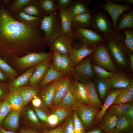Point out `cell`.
Segmentation results:
<instances>
[{"label": "cell", "mask_w": 133, "mask_h": 133, "mask_svg": "<svg viewBox=\"0 0 133 133\" xmlns=\"http://www.w3.org/2000/svg\"><path fill=\"white\" fill-rule=\"evenodd\" d=\"M5 78V76L2 71L0 69V80L4 81Z\"/></svg>", "instance_id": "61"}, {"label": "cell", "mask_w": 133, "mask_h": 133, "mask_svg": "<svg viewBox=\"0 0 133 133\" xmlns=\"http://www.w3.org/2000/svg\"><path fill=\"white\" fill-rule=\"evenodd\" d=\"M94 49L86 44L77 43L72 47L69 56L75 66L86 57L92 54Z\"/></svg>", "instance_id": "11"}, {"label": "cell", "mask_w": 133, "mask_h": 133, "mask_svg": "<svg viewBox=\"0 0 133 133\" xmlns=\"http://www.w3.org/2000/svg\"><path fill=\"white\" fill-rule=\"evenodd\" d=\"M94 84L98 95L101 99L105 100L110 90L107 78L98 79L95 80Z\"/></svg>", "instance_id": "32"}, {"label": "cell", "mask_w": 133, "mask_h": 133, "mask_svg": "<svg viewBox=\"0 0 133 133\" xmlns=\"http://www.w3.org/2000/svg\"><path fill=\"white\" fill-rule=\"evenodd\" d=\"M86 133H105L100 127V124H98L93 127Z\"/></svg>", "instance_id": "55"}, {"label": "cell", "mask_w": 133, "mask_h": 133, "mask_svg": "<svg viewBox=\"0 0 133 133\" xmlns=\"http://www.w3.org/2000/svg\"><path fill=\"white\" fill-rule=\"evenodd\" d=\"M104 1L105 4H99L98 8L104 10L109 14L111 18L113 28L115 32L117 26V21L119 16L125 12L130 11L133 9V5L129 4H118L113 3L109 0Z\"/></svg>", "instance_id": "9"}, {"label": "cell", "mask_w": 133, "mask_h": 133, "mask_svg": "<svg viewBox=\"0 0 133 133\" xmlns=\"http://www.w3.org/2000/svg\"><path fill=\"white\" fill-rule=\"evenodd\" d=\"M19 133H40L34 130L27 128H23L20 130Z\"/></svg>", "instance_id": "59"}, {"label": "cell", "mask_w": 133, "mask_h": 133, "mask_svg": "<svg viewBox=\"0 0 133 133\" xmlns=\"http://www.w3.org/2000/svg\"><path fill=\"white\" fill-rule=\"evenodd\" d=\"M75 66L69 55H62V62L60 71L64 75L68 74L72 72Z\"/></svg>", "instance_id": "36"}, {"label": "cell", "mask_w": 133, "mask_h": 133, "mask_svg": "<svg viewBox=\"0 0 133 133\" xmlns=\"http://www.w3.org/2000/svg\"><path fill=\"white\" fill-rule=\"evenodd\" d=\"M53 0H41L37 1L40 8L49 15L58 11V7Z\"/></svg>", "instance_id": "35"}, {"label": "cell", "mask_w": 133, "mask_h": 133, "mask_svg": "<svg viewBox=\"0 0 133 133\" xmlns=\"http://www.w3.org/2000/svg\"><path fill=\"white\" fill-rule=\"evenodd\" d=\"M62 34L72 41L76 39L72 27V17L66 8L58 7Z\"/></svg>", "instance_id": "12"}, {"label": "cell", "mask_w": 133, "mask_h": 133, "mask_svg": "<svg viewBox=\"0 0 133 133\" xmlns=\"http://www.w3.org/2000/svg\"><path fill=\"white\" fill-rule=\"evenodd\" d=\"M127 89L129 92L133 95V85L130 86Z\"/></svg>", "instance_id": "62"}, {"label": "cell", "mask_w": 133, "mask_h": 133, "mask_svg": "<svg viewBox=\"0 0 133 133\" xmlns=\"http://www.w3.org/2000/svg\"><path fill=\"white\" fill-rule=\"evenodd\" d=\"M7 97L11 110L21 111L25 105L22 97L17 91H10Z\"/></svg>", "instance_id": "25"}, {"label": "cell", "mask_w": 133, "mask_h": 133, "mask_svg": "<svg viewBox=\"0 0 133 133\" xmlns=\"http://www.w3.org/2000/svg\"><path fill=\"white\" fill-rule=\"evenodd\" d=\"M122 30L125 35L124 44L127 48L133 53V28H126Z\"/></svg>", "instance_id": "40"}, {"label": "cell", "mask_w": 133, "mask_h": 133, "mask_svg": "<svg viewBox=\"0 0 133 133\" xmlns=\"http://www.w3.org/2000/svg\"><path fill=\"white\" fill-rule=\"evenodd\" d=\"M54 54L53 57L52 65L56 70L60 71L62 62V55L60 53L56 51H53Z\"/></svg>", "instance_id": "46"}, {"label": "cell", "mask_w": 133, "mask_h": 133, "mask_svg": "<svg viewBox=\"0 0 133 133\" xmlns=\"http://www.w3.org/2000/svg\"><path fill=\"white\" fill-rule=\"evenodd\" d=\"M119 25L115 32L122 30L126 28H133V9L127 13H123L117 21Z\"/></svg>", "instance_id": "26"}, {"label": "cell", "mask_w": 133, "mask_h": 133, "mask_svg": "<svg viewBox=\"0 0 133 133\" xmlns=\"http://www.w3.org/2000/svg\"><path fill=\"white\" fill-rule=\"evenodd\" d=\"M8 94L7 88L4 86L0 84V102L4 100Z\"/></svg>", "instance_id": "51"}, {"label": "cell", "mask_w": 133, "mask_h": 133, "mask_svg": "<svg viewBox=\"0 0 133 133\" xmlns=\"http://www.w3.org/2000/svg\"><path fill=\"white\" fill-rule=\"evenodd\" d=\"M16 90L22 97L25 105L36 96L38 90L33 86H21Z\"/></svg>", "instance_id": "29"}, {"label": "cell", "mask_w": 133, "mask_h": 133, "mask_svg": "<svg viewBox=\"0 0 133 133\" xmlns=\"http://www.w3.org/2000/svg\"><path fill=\"white\" fill-rule=\"evenodd\" d=\"M83 83L87 89L91 105L101 109L103 104L99 97L94 82L90 80Z\"/></svg>", "instance_id": "24"}, {"label": "cell", "mask_w": 133, "mask_h": 133, "mask_svg": "<svg viewBox=\"0 0 133 133\" xmlns=\"http://www.w3.org/2000/svg\"><path fill=\"white\" fill-rule=\"evenodd\" d=\"M91 20V11L72 17V24L83 28H90Z\"/></svg>", "instance_id": "27"}, {"label": "cell", "mask_w": 133, "mask_h": 133, "mask_svg": "<svg viewBox=\"0 0 133 133\" xmlns=\"http://www.w3.org/2000/svg\"><path fill=\"white\" fill-rule=\"evenodd\" d=\"M73 2L72 0H58L57 1L58 7L67 8Z\"/></svg>", "instance_id": "53"}, {"label": "cell", "mask_w": 133, "mask_h": 133, "mask_svg": "<svg viewBox=\"0 0 133 133\" xmlns=\"http://www.w3.org/2000/svg\"><path fill=\"white\" fill-rule=\"evenodd\" d=\"M50 63V60H47L37 65L29 81L30 85L34 86L40 82L51 66Z\"/></svg>", "instance_id": "16"}, {"label": "cell", "mask_w": 133, "mask_h": 133, "mask_svg": "<svg viewBox=\"0 0 133 133\" xmlns=\"http://www.w3.org/2000/svg\"><path fill=\"white\" fill-rule=\"evenodd\" d=\"M32 1L31 0H16L13 5L12 9L14 11L18 10Z\"/></svg>", "instance_id": "50"}, {"label": "cell", "mask_w": 133, "mask_h": 133, "mask_svg": "<svg viewBox=\"0 0 133 133\" xmlns=\"http://www.w3.org/2000/svg\"><path fill=\"white\" fill-rule=\"evenodd\" d=\"M111 2L118 4H121L133 5V0H109Z\"/></svg>", "instance_id": "57"}, {"label": "cell", "mask_w": 133, "mask_h": 133, "mask_svg": "<svg viewBox=\"0 0 133 133\" xmlns=\"http://www.w3.org/2000/svg\"><path fill=\"white\" fill-rule=\"evenodd\" d=\"M64 75L60 71L56 70L51 65L40 82V85L44 86L61 78Z\"/></svg>", "instance_id": "28"}, {"label": "cell", "mask_w": 133, "mask_h": 133, "mask_svg": "<svg viewBox=\"0 0 133 133\" xmlns=\"http://www.w3.org/2000/svg\"><path fill=\"white\" fill-rule=\"evenodd\" d=\"M21 112L11 110L4 118L1 125L6 130L15 131L19 126Z\"/></svg>", "instance_id": "18"}, {"label": "cell", "mask_w": 133, "mask_h": 133, "mask_svg": "<svg viewBox=\"0 0 133 133\" xmlns=\"http://www.w3.org/2000/svg\"><path fill=\"white\" fill-rule=\"evenodd\" d=\"M19 16L22 19L28 22H33L37 24H40L42 19L39 17L31 15L22 11L18 14Z\"/></svg>", "instance_id": "45"}, {"label": "cell", "mask_w": 133, "mask_h": 133, "mask_svg": "<svg viewBox=\"0 0 133 133\" xmlns=\"http://www.w3.org/2000/svg\"><path fill=\"white\" fill-rule=\"evenodd\" d=\"M64 124L53 129L50 130L43 131V133H63Z\"/></svg>", "instance_id": "54"}, {"label": "cell", "mask_w": 133, "mask_h": 133, "mask_svg": "<svg viewBox=\"0 0 133 133\" xmlns=\"http://www.w3.org/2000/svg\"><path fill=\"white\" fill-rule=\"evenodd\" d=\"M128 54L131 71H133V53L128 49Z\"/></svg>", "instance_id": "58"}, {"label": "cell", "mask_w": 133, "mask_h": 133, "mask_svg": "<svg viewBox=\"0 0 133 133\" xmlns=\"http://www.w3.org/2000/svg\"><path fill=\"white\" fill-rule=\"evenodd\" d=\"M73 41L62 34L50 46L53 51L58 52L62 55H69L72 48Z\"/></svg>", "instance_id": "14"}, {"label": "cell", "mask_w": 133, "mask_h": 133, "mask_svg": "<svg viewBox=\"0 0 133 133\" xmlns=\"http://www.w3.org/2000/svg\"><path fill=\"white\" fill-rule=\"evenodd\" d=\"M63 77L51 83L43 92L42 97L44 105L47 107L51 106L57 88Z\"/></svg>", "instance_id": "20"}, {"label": "cell", "mask_w": 133, "mask_h": 133, "mask_svg": "<svg viewBox=\"0 0 133 133\" xmlns=\"http://www.w3.org/2000/svg\"><path fill=\"white\" fill-rule=\"evenodd\" d=\"M91 55L86 57L75 66L72 72L74 80L84 83L94 77Z\"/></svg>", "instance_id": "8"}, {"label": "cell", "mask_w": 133, "mask_h": 133, "mask_svg": "<svg viewBox=\"0 0 133 133\" xmlns=\"http://www.w3.org/2000/svg\"><path fill=\"white\" fill-rule=\"evenodd\" d=\"M73 108L71 107L60 104L52 107L53 113L56 116L60 122L70 115Z\"/></svg>", "instance_id": "31"}, {"label": "cell", "mask_w": 133, "mask_h": 133, "mask_svg": "<svg viewBox=\"0 0 133 133\" xmlns=\"http://www.w3.org/2000/svg\"><path fill=\"white\" fill-rule=\"evenodd\" d=\"M0 133H16L14 131L6 130L0 125Z\"/></svg>", "instance_id": "60"}, {"label": "cell", "mask_w": 133, "mask_h": 133, "mask_svg": "<svg viewBox=\"0 0 133 133\" xmlns=\"http://www.w3.org/2000/svg\"><path fill=\"white\" fill-rule=\"evenodd\" d=\"M32 103L34 107L39 108L42 104V101L39 98L36 96L32 100Z\"/></svg>", "instance_id": "56"}, {"label": "cell", "mask_w": 133, "mask_h": 133, "mask_svg": "<svg viewBox=\"0 0 133 133\" xmlns=\"http://www.w3.org/2000/svg\"><path fill=\"white\" fill-rule=\"evenodd\" d=\"M125 38L122 30L115 32L104 37V43L114 63L121 69L131 71Z\"/></svg>", "instance_id": "2"}, {"label": "cell", "mask_w": 133, "mask_h": 133, "mask_svg": "<svg viewBox=\"0 0 133 133\" xmlns=\"http://www.w3.org/2000/svg\"><path fill=\"white\" fill-rule=\"evenodd\" d=\"M23 116L26 121L31 126L39 127L41 126L35 112L30 108L26 107L24 109Z\"/></svg>", "instance_id": "34"}, {"label": "cell", "mask_w": 133, "mask_h": 133, "mask_svg": "<svg viewBox=\"0 0 133 133\" xmlns=\"http://www.w3.org/2000/svg\"><path fill=\"white\" fill-rule=\"evenodd\" d=\"M72 27L76 39L94 49L104 41V38L90 28L80 27L72 24Z\"/></svg>", "instance_id": "7"}, {"label": "cell", "mask_w": 133, "mask_h": 133, "mask_svg": "<svg viewBox=\"0 0 133 133\" xmlns=\"http://www.w3.org/2000/svg\"><path fill=\"white\" fill-rule=\"evenodd\" d=\"M47 45L43 33L37 26L14 18L3 8H0V45L11 55L39 51Z\"/></svg>", "instance_id": "1"}, {"label": "cell", "mask_w": 133, "mask_h": 133, "mask_svg": "<svg viewBox=\"0 0 133 133\" xmlns=\"http://www.w3.org/2000/svg\"><path fill=\"white\" fill-rule=\"evenodd\" d=\"M91 1L79 0L73 1L66 8L71 17L85 12L91 11L88 6Z\"/></svg>", "instance_id": "21"}, {"label": "cell", "mask_w": 133, "mask_h": 133, "mask_svg": "<svg viewBox=\"0 0 133 133\" xmlns=\"http://www.w3.org/2000/svg\"><path fill=\"white\" fill-rule=\"evenodd\" d=\"M0 69L9 76L13 77L16 76L17 72L4 60L0 58Z\"/></svg>", "instance_id": "43"}, {"label": "cell", "mask_w": 133, "mask_h": 133, "mask_svg": "<svg viewBox=\"0 0 133 133\" xmlns=\"http://www.w3.org/2000/svg\"><path fill=\"white\" fill-rule=\"evenodd\" d=\"M59 122L58 118L55 114L53 113L48 116L47 123L50 126L55 127Z\"/></svg>", "instance_id": "49"}, {"label": "cell", "mask_w": 133, "mask_h": 133, "mask_svg": "<svg viewBox=\"0 0 133 133\" xmlns=\"http://www.w3.org/2000/svg\"><path fill=\"white\" fill-rule=\"evenodd\" d=\"M133 130V123L128 121L124 115L119 117L112 133H126Z\"/></svg>", "instance_id": "30"}, {"label": "cell", "mask_w": 133, "mask_h": 133, "mask_svg": "<svg viewBox=\"0 0 133 133\" xmlns=\"http://www.w3.org/2000/svg\"><path fill=\"white\" fill-rule=\"evenodd\" d=\"M34 109L38 118L42 122L47 123L48 116L45 113L43 110L39 108L34 107Z\"/></svg>", "instance_id": "48"}, {"label": "cell", "mask_w": 133, "mask_h": 133, "mask_svg": "<svg viewBox=\"0 0 133 133\" xmlns=\"http://www.w3.org/2000/svg\"><path fill=\"white\" fill-rule=\"evenodd\" d=\"M54 52H36L29 53L21 57H16V60L20 66L26 68L37 65L53 58Z\"/></svg>", "instance_id": "10"}, {"label": "cell", "mask_w": 133, "mask_h": 133, "mask_svg": "<svg viewBox=\"0 0 133 133\" xmlns=\"http://www.w3.org/2000/svg\"><path fill=\"white\" fill-rule=\"evenodd\" d=\"M73 108L85 130L88 131L94 126L96 118L101 108L76 102Z\"/></svg>", "instance_id": "5"}, {"label": "cell", "mask_w": 133, "mask_h": 133, "mask_svg": "<svg viewBox=\"0 0 133 133\" xmlns=\"http://www.w3.org/2000/svg\"><path fill=\"white\" fill-rule=\"evenodd\" d=\"M63 133H75L73 118L69 119L64 124Z\"/></svg>", "instance_id": "47"}, {"label": "cell", "mask_w": 133, "mask_h": 133, "mask_svg": "<svg viewBox=\"0 0 133 133\" xmlns=\"http://www.w3.org/2000/svg\"><path fill=\"white\" fill-rule=\"evenodd\" d=\"M109 89H127L133 85L132 79L122 73H115L112 77L107 78Z\"/></svg>", "instance_id": "13"}, {"label": "cell", "mask_w": 133, "mask_h": 133, "mask_svg": "<svg viewBox=\"0 0 133 133\" xmlns=\"http://www.w3.org/2000/svg\"><path fill=\"white\" fill-rule=\"evenodd\" d=\"M72 83L69 76H67L63 78L57 88L54 99L51 105L52 107L61 103Z\"/></svg>", "instance_id": "15"}, {"label": "cell", "mask_w": 133, "mask_h": 133, "mask_svg": "<svg viewBox=\"0 0 133 133\" xmlns=\"http://www.w3.org/2000/svg\"><path fill=\"white\" fill-rule=\"evenodd\" d=\"M126 133H133V130L128 132Z\"/></svg>", "instance_id": "63"}, {"label": "cell", "mask_w": 133, "mask_h": 133, "mask_svg": "<svg viewBox=\"0 0 133 133\" xmlns=\"http://www.w3.org/2000/svg\"><path fill=\"white\" fill-rule=\"evenodd\" d=\"M119 117L106 111L100 122V126L105 133H112Z\"/></svg>", "instance_id": "22"}, {"label": "cell", "mask_w": 133, "mask_h": 133, "mask_svg": "<svg viewBox=\"0 0 133 133\" xmlns=\"http://www.w3.org/2000/svg\"><path fill=\"white\" fill-rule=\"evenodd\" d=\"M133 95L129 92L127 89H123L117 96L113 104L133 101Z\"/></svg>", "instance_id": "38"}, {"label": "cell", "mask_w": 133, "mask_h": 133, "mask_svg": "<svg viewBox=\"0 0 133 133\" xmlns=\"http://www.w3.org/2000/svg\"><path fill=\"white\" fill-rule=\"evenodd\" d=\"M11 110L7 97L0 103V125L8 113Z\"/></svg>", "instance_id": "41"}, {"label": "cell", "mask_w": 133, "mask_h": 133, "mask_svg": "<svg viewBox=\"0 0 133 133\" xmlns=\"http://www.w3.org/2000/svg\"><path fill=\"white\" fill-rule=\"evenodd\" d=\"M124 116L128 121L133 123V104L131 106Z\"/></svg>", "instance_id": "52"}, {"label": "cell", "mask_w": 133, "mask_h": 133, "mask_svg": "<svg viewBox=\"0 0 133 133\" xmlns=\"http://www.w3.org/2000/svg\"><path fill=\"white\" fill-rule=\"evenodd\" d=\"M58 11L44 15L40 24L39 29L43 33L47 44L50 46L63 34Z\"/></svg>", "instance_id": "3"}, {"label": "cell", "mask_w": 133, "mask_h": 133, "mask_svg": "<svg viewBox=\"0 0 133 133\" xmlns=\"http://www.w3.org/2000/svg\"><path fill=\"white\" fill-rule=\"evenodd\" d=\"M72 82L60 104L73 108L77 101L73 90Z\"/></svg>", "instance_id": "37"}, {"label": "cell", "mask_w": 133, "mask_h": 133, "mask_svg": "<svg viewBox=\"0 0 133 133\" xmlns=\"http://www.w3.org/2000/svg\"><path fill=\"white\" fill-rule=\"evenodd\" d=\"M22 12L31 15L41 18L42 15L43 16H44L43 14V12H44L40 8L38 3L37 6L31 5L27 6L23 9Z\"/></svg>", "instance_id": "42"}, {"label": "cell", "mask_w": 133, "mask_h": 133, "mask_svg": "<svg viewBox=\"0 0 133 133\" xmlns=\"http://www.w3.org/2000/svg\"><path fill=\"white\" fill-rule=\"evenodd\" d=\"M123 89H116L109 90L101 110L97 115L94 123V126L98 124L107 110L113 104L118 94Z\"/></svg>", "instance_id": "17"}, {"label": "cell", "mask_w": 133, "mask_h": 133, "mask_svg": "<svg viewBox=\"0 0 133 133\" xmlns=\"http://www.w3.org/2000/svg\"><path fill=\"white\" fill-rule=\"evenodd\" d=\"M90 28L104 38L114 33L111 18L108 12L100 8L91 11Z\"/></svg>", "instance_id": "4"}, {"label": "cell", "mask_w": 133, "mask_h": 133, "mask_svg": "<svg viewBox=\"0 0 133 133\" xmlns=\"http://www.w3.org/2000/svg\"><path fill=\"white\" fill-rule=\"evenodd\" d=\"M92 69L95 76L98 79H103L110 78L115 73L106 71L104 69L92 64Z\"/></svg>", "instance_id": "39"}, {"label": "cell", "mask_w": 133, "mask_h": 133, "mask_svg": "<svg viewBox=\"0 0 133 133\" xmlns=\"http://www.w3.org/2000/svg\"><path fill=\"white\" fill-rule=\"evenodd\" d=\"M73 90L77 102L91 105L86 88L84 84L75 80L72 82Z\"/></svg>", "instance_id": "19"}, {"label": "cell", "mask_w": 133, "mask_h": 133, "mask_svg": "<svg viewBox=\"0 0 133 133\" xmlns=\"http://www.w3.org/2000/svg\"></svg>", "instance_id": "64"}, {"label": "cell", "mask_w": 133, "mask_h": 133, "mask_svg": "<svg viewBox=\"0 0 133 133\" xmlns=\"http://www.w3.org/2000/svg\"><path fill=\"white\" fill-rule=\"evenodd\" d=\"M133 104V101L123 104H113L107 111L119 117L124 115Z\"/></svg>", "instance_id": "33"}, {"label": "cell", "mask_w": 133, "mask_h": 133, "mask_svg": "<svg viewBox=\"0 0 133 133\" xmlns=\"http://www.w3.org/2000/svg\"><path fill=\"white\" fill-rule=\"evenodd\" d=\"M35 69L36 66H32L22 75L14 79L10 84V91L15 90L26 84L29 81Z\"/></svg>", "instance_id": "23"}, {"label": "cell", "mask_w": 133, "mask_h": 133, "mask_svg": "<svg viewBox=\"0 0 133 133\" xmlns=\"http://www.w3.org/2000/svg\"><path fill=\"white\" fill-rule=\"evenodd\" d=\"M72 118L74 133H86L87 132L75 111Z\"/></svg>", "instance_id": "44"}, {"label": "cell", "mask_w": 133, "mask_h": 133, "mask_svg": "<svg viewBox=\"0 0 133 133\" xmlns=\"http://www.w3.org/2000/svg\"><path fill=\"white\" fill-rule=\"evenodd\" d=\"M91 58L93 64L108 71L115 73L117 72L114 63L104 41L95 49L94 53L91 55Z\"/></svg>", "instance_id": "6"}]
</instances>
